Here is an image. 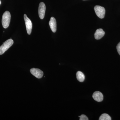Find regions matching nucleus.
Wrapping results in <instances>:
<instances>
[{"instance_id":"11","label":"nucleus","mask_w":120,"mask_h":120,"mask_svg":"<svg viewBox=\"0 0 120 120\" xmlns=\"http://www.w3.org/2000/svg\"><path fill=\"white\" fill-rule=\"evenodd\" d=\"M99 120H112L110 116L106 113H103L99 117Z\"/></svg>"},{"instance_id":"7","label":"nucleus","mask_w":120,"mask_h":120,"mask_svg":"<svg viewBox=\"0 0 120 120\" xmlns=\"http://www.w3.org/2000/svg\"><path fill=\"white\" fill-rule=\"evenodd\" d=\"M93 98L94 100L98 102H101L103 101V96L101 92L98 91L95 92L92 95Z\"/></svg>"},{"instance_id":"2","label":"nucleus","mask_w":120,"mask_h":120,"mask_svg":"<svg viewBox=\"0 0 120 120\" xmlns=\"http://www.w3.org/2000/svg\"><path fill=\"white\" fill-rule=\"evenodd\" d=\"M13 41L10 39L7 40L0 47V55L3 54L13 45Z\"/></svg>"},{"instance_id":"8","label":"nucleus","mask_w":120,"mask_h":120,"mask_svg":"<svg viewBox=\"0 0 120 120\" xmlns=\"http://www.w3.org/2000/svg\"><path fill=\"white\" fill-rule=\"evenodd\" d=\"M49 25L52 31L54 33L56 32V22L54 17H51L49 22Z\"/></svg>"},{"instance_id":"5","label":"nucleus","mask_w":120,"mask_h":120,"mask_svg":"<svg viewBox=\"0 0 120 120\" xmlns=\"http://www.w3.org/2000/svg\"><path fill=\"white\" fill-rule=\"evenodd\" d=\"M46 7L45 4L43 2L39 4L38 8V15L41 19H43L45 17Z\"/></svg>"},{"instance_id":"13","label":"nucleus","mask_w":120,"mask_h":120,"mask_svg":"<svg viewBox=\"0 0 120 120\" xmlns=\"http://www.w3.org/2000/svg\"><path fill=\"white\" fill-rule=\"evenodd\" d=\"M116 49L118 53L120 55V42H119L117 45Z\"/></svg>"},{"instance_id":"3","label":"nucleus","mask_w":120,"mask_h":120,"mask_svg":"<svg viewBox=\"0 0 120 120\" xmlns=\"http://www.w3.org/2000/svg\"><path fill=\"white\" fill-rule=\"evenodd\" d=\"M94 10L96 15L100 19H103L105 17V10L103 7L96 5L94 8Z\"/></svg>"},{"instance_id":"1","label":"nucleus","mask_w":120,"mask_h":120,"mask_svg":"<svg viewBox=\"0 0 120 120\" xmlns=\"http://www.w3.org/2000/svg\"><path fill=\"white\" fill-rule=\"evenodd\" d=\"M11 19V15L8 11H6L2 15V24L3 27L7 28L8 27Z\"/></svg>"},{"instance_id":"9","label":"nucleus","mask_w":120,"mask_h":120,"mask_svg":"<svg viewBox=\"0 0 120 120\" xmlns=\"http://www.w3.org/2000/svg\"><path fill=\"white\" fill-rule=\"evenodd\" d=\"M105 32L101 28L98 29L94 34V37L97 40L101 39L104 36Z\"/></svg>"},{"instance_id":"6","label":"nucleus","mask_w":120,"mask_h":120,"mask_svg":"<svg viewBox=\"0 0 120 120\" xmlns=\"http://www.w3.org/2000/svg\"><path fill=\"white\" fill-rule=\"evenodd\" d=\"M31 73L38 79H41L43 76V72L39 69L32 68L30 70Z\"/></svg>"},{"instance_id":"14","label":"nucleus","mask_w":120,"mask_h":120,"mask_svg":"<svg viewBox=\"0 0 120 120\" xmlns=\"http://www.w3.org/2000/svg\"></svg>"},{"instance_id":"12","label":"nucleus","mask_w":120,"mask_h":120,"mask_svg":"<svg viewBox=\"0 0 120 120\" xmlns=\"http://www.w3.org/2000/svg\"><path fill=\"white\" fill-rule=\"evenodd\" d=\"M80 120H88V118L86 115L82 114L81 116H79Z\"/></svg>"},{"instance_id":"4","label":"nucleus","mask_w":120,"mask_h":120,"mask_svg":"<svg viewBox=\"0 0 120 120\" xmlns=\"http://www.w3.org/2000/svg\"><path fill=\"white\" fill-rule=\"evenodd\" d=\"M24 21L26 27L27 31L28 34H30L31 32L32 29V22L27 17V16L26 14H24Z\"/></svg>"},{"instance_id":"10","label":"nucleus","mask_w":120,"mask_h":120,"mask_svg":"<svg viewBox=\"0 0 120 120\" xmlns=\"http://www.w3.org/2000/svg\"><path fill=\"white\" fill-rule=\"evenodd\" d=\"M77 80L79 82H82L85 79V75L83 73L80 71H78L76 74Z\"/></svg>"}]
</instances>
